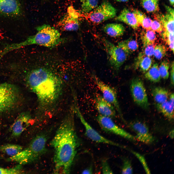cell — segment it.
I'll list each match as a JSON object with an SVG mask.
<instances>
[{"mask_svg":"<svg viewBox=\"0 0 174 174\" xmlns=\"http://www.w3.org/2000/svg\"><path fill=\"white\" fill-rule=\"evenodd\" d=\"M97 120L101 127L105 131L130 140H136L135 136L117 125L111 118L99 115L97 117Z\"/></svg>","mask_w":174,"mask_h":174,"instance_id":"cell-9","label":"cell"},{"mask_svg":"<svg viewBox=\"0 0 174 174\" xmlns=\"http://www.w3.org/2000/svg\"><path fill=\"white\" fill-rule=\"evenodd\" d=\"M37 33L31 36L24 41L15 43L16 49L26 46L36 44L48 47H52L60 44L63 41L58 30L49 25L44 24L36 27Z\"/></svg>","mask_w":174,"mask_h":174,"instance_id":"cell-3","label":"cell"},{"mask_svg":"<svg viewBox=\"0 0 174 174\" xmlns=\"http://www.w3.org/2000/svg\"><path fill=\"white\" fill-rule=\"evenodd\" d=\"M20 98V91L16 86L8 83L0 84V113L13 109Z\"/></svg>","mask_w":174,"mask_h":174,"instance_id":"cell-5","label":"cell"},{"mask_svg":"<svg viewBox=\"0 0 174 174\" xmlns=\"http://www.w3.org/2000/svg\"><path fill=\"white\" fill-rule=\"evenodd\" d=\"M22 13L19 0H0V14L7 17H17Z\"/></svg>","mask_w":174,"mask_h":174,"instance_id":"cell-13","label":"cell"},{"mask_svg":"<svg viewBox=\"0 0 174 174\" xmlns=\"http://www.w3.org/2000/svg\"><path fill=\"white\" fill-rule=\"evenodd\" d=\"M21 165L19 164L10 168H6L0 167V174H17L22 173Z\"/></svg>","mask_w":174,"mask_h":174,"instance_id":"cell-33","label":"cell"},{"mask_svg":"<svg viewBox=\"0 0 174 174\" xmlns=\"http://www.w3.org/2000/svg\"><path fill=\"white\" fill-rule=\"evenodd\" d=\"M157 63L154 64L146 72L145 75V78L148 80L154 82H159L161 78Z\"/></svg>","mask_w":174,"mask_h":174,"instance_id":"cell-24","label":"cell"},{"mask_svg":"<svg viewBox=\"0 0 174 174\" xmlns=\"http://www.w3.org/2000/svg\"><path fill=\"white\" fill-rule=\"evenodd\" d=\"M132 153L138 159L142 165L145 172L147 174H151V171L144 156L136 152L132 151Z\"/></svg>","mask_w":174,"mask_h":174,"instance_id":"cell-35","label":"cell"},{"mask_svg":"<svg viewBox=\"0 0 174 174\" xmlns=\"http://www.w3.org/2000/svg\"><path fill=\"white\" fill-rule=\"evenodd\" d=\"M169 67L170 64L167 60H165L161 63L159 66V69L161 78L164 79L168 78Z\"/></svg>","mask_w":174,"mask_h":174,"instance_id":"cell-30","label":"cell"},{"mask_svg":"<svg viewBox=\"0 0 174 174\" xmlns=\"http://www.w3.org/2000/svg\"><path fill=\"white\" fill-rule=\"evenodd\" d=\"M102 173L103 174H112L113 173L108 164L106 160H102Z\"/></svg>","mask_w":174,"mask_h":174,"instance_id":"cell-38","label":"cell"},{"mask_svg":"<svg viewBox=\"0 0 174 174\" xmlns=\"http://www.w3.org/2000/svg\"><path fill=\"white\" fill-rule=\"evenodd\" d=\"M170 67V81L172 84L173 85L174 83V61L172 62Z\"/></svg>","mask_w":174,"mask_h":174,"instance_id":"cell-39","label":"cell"},{"mask_svg":"<svg viewBox=\"0 0 174 174\" xmlns=\"http://www.w3.org/2000/svg\"><path fill=\"white\" fill-rule=\"evenodd\" d=\"M122 174H132L133 169L131 161L127 159H125L123 160V163L121 170Z\"/></svg>","mask_w":174,"mask_h":174,"instance_id":"cell-34","label":"cell"},{"mask_svg":"<svg viewBox=\"0 0 174 174\" xmlns=\"http://www.w3.org/2000/svg\"><path fill=\"white\" fill-rule=\"evenodd\" d=\"M22 149V146L16 144H7L0 145V151L10 157L16 155L20 152Z\"/></svg>","mask_w":174,"mask_h":174,"instance_id":"cell-25","label":"cell"},{"mask_svg":"<svg viewBox=\"0 0 174 174\" xmlns=\"http://www.w3.org/2000/svg\"><path fill=\"white\" fill-rule=\"evenodd\" d=\"M94 101L95 107L99 115L111 118L115 116L116 110L115 108L102 95L96 94Z\"/></svg>","mask_w":174,"mask_h":174,"instance_id":"cell-16","label":"cell"},{"mask_svg":"<svg viewBox=\"0 0 174 174\" xmlns=\"http://www.w3.org/2000/svg\"><path fill=\"white\" fill-rule=\"evenodd\" d=\"M130 89L134 102L141 107L147 109L149 106L148 96L144 83L140 78H136L131 81Z\"/></svg>","mask_w":174,"mask_h":174,"instance_id":"cell-8","label":"cell"},{"mask_svg":"<svg viewBox=\"0 0 174 174\" xmlns=\"http://www.w3.org/2000/svg\"><path fill=\"white\" fill-rule=\"evenodd\" d=\"M104 32L107 35L112 37H116L123 35L125 28L122 24L118 23H109L103 27Z\"/></svg>","mask_w":174,"mask_h":174,"instance_id":"cell-21","label":"cell"},{"mask_svg":"<svg viewBox=\"0 0 174 174\" xmlns=\"http://www.w3.org/2000/svg\"><path fill=\"white\" fill-rule=\"evenodd\" d=\"M162 38L168 45L171 50L174 53V34L163 31L162 34Z\"/></svg>","mask_w":174,"mask_h":174,"instance_id":"cell-32","label":"cell"},{"mask_svg":"<svg viewBox=\"0 0 174 174\" xmlns=\"http://www.w3.org/2000/svg\"><path fill=\"white\" fill-rule=\"evenodd\" d=\"M151 30L158 33H161L163 30L162 26L158 20H152L151 25Z\"/></svg>","mask_w":174,"mask_h":174,"instance_id":"cell-36","label":"cell"},{"mask_svg":"<svg viewBox=\"0 0 174 174\" xmlns=\"http://www.w3.org/2000/svg\"><path fill=\"white\" fill-rule=\"evenodd\" d=\"M155 45L153 44L143 47L142 52L145 55L150 57L153 55Z\"/></svg>","mask_w":174,"mask_h":174,"instance_id":"cell-37","label":"cell"},{"mask_svg":"<svg viewBox=\"0 0 174 174\" xmlns=\"http://www.w3.org/2000/svg\"><path fill=\"white\" fill-rule=\"evenodd\" d=\"M152 63V59L145 55L142 52L139 54L134 64L135 69L139 68L142 72H146L151 67Z\"/></svg>","mask_w":174,"mask_h":174,"instance_id":"cell-20","label":"cell"},{"mask_svg":"<svg viewBox=\"0 0 174 174\" xmlns=\"http://www.w3.org/2000/svg\"><path fill=\"white\" fill-rule=\"evenodd\" d=\"M74 113L72 111L62 122L50 142L54 150V174H68L71 171L79 145Z\"/></svg>","mask_w":174,"mask_h":174,"instance_id":"cell-1","label":"cell"},{"mask_svg":"<svg viewBox=\"0 0 174 174\" xmlns=\"http://www.w3.org/2000/svg\"><path fill=\"white\" fill-rule=\"evenodd\" d=\"M99 0H80L81 11L84 13H88L96 8Z\"/></svg>","mask_w":174,"mask_h":174,"instance_id":"cell-27","label":"cell"},{"mask_svg":"<svg viewBox=\"0 0 174 174\" xmlns=\"http://www.w3.org/2000/svg\"><path fill=\"white\" fill-rule=\"evenodd\" d=\"M74 110L85 128V135L89 138L97 143L120 146L118 144L103 136L94 129L85 120L77 105L75 106Z\"/></svg>","mask_w":174,"mask_h":174,"instance_id":"cell-12","label":"cell"},{"mask_svg":"<svg viewBox=\"0 0 174 174\" xmlns=\"http://www.w3.org/2000/svg\"><path fill=\"white\" fill-rule=\"evenodd\" d=\"M141 39L143 47L149 45L154 44L156 39L155 32L151 30H146L142 33Z\"/></svg>","mask_w":174,"mask_h":174,"instance_id":"cell-26","label":"cell"},{"mask_svg":"<svg viewBox=\"0 0 174 174\" xmlns=\"http://www.w3.org/2000/svg\"><path fill=\"white\" fill-rule=\"evenodd\" d=\"M119 43L129 53L135 51L138 48V45L137 41L132 38H130Z\"/></svg>","mask_w":174,"mask_h":174,"instance_id":"cell-28","label":"cell"},{"mask_svg":"<svg viewBox=\"0 0 174 174\" xmlns=\"http://www.w3.org/2000/svg\"><path fill=\"white\" fill-rule=\"evenodd\" d=\"M115 19L116 21L125 23L134 29H137L140 25L133 12L126 8H123Z\"/></svg>","mask_w":174,"mask_h":174,"instance_id":"cell-18","label":"cell"},{"mask_svg":"<svg viewBox=\"0 0 174 174\" xmlns=\"http://www.w3.org/2000/svg\"><path fill=\"white\" fill-rule=\"evenodd\" d=\"M133 12L136 16L139 25L145 30H151V25L152 20L138 10H135Z\"/></svg>","mask_w":174,"mask_h":174,"instance_id":"cell-23","label":"cell"},{"mask_svg":"<svg viewBox=\"0 0 174 174\" xmlns=\"http://www.w3.org/2000/svg\"><path fill=\"white\" fill-rule=\"evenodd\" d=\"M31 121V116L27 113L20 114L10 127L12 136L14 137L19 136L30 125Z\"/></svg>","mask_w":174,"mask_h":174,"instance_id":"cell-15","label":"cell"},{"mask_svg":"<svg viewBox=\"0 0 174 174\" xmlns=\"http://www.w3.org/2000/svg\"><path fill=\"white\" fill-rule=\"evenodd\" d=\"M152 94L155 101L157 104L163 103L167 100L169 97L168 91L161 87L154 88L152 91Z\"/></svg>","mask_w":174,"mask_h":174,"instance_id":"cell-22","label":"cell"},{"mask_svg":"<svg viewBox=\"0 0 174 174\" xmlns=\"http://www.w3.org/2000/svg\"><path fill=\"white\" fill-rule=\"evenodd\" d=\"M117 10L109 2L105 1L94 9L89 19L93 23H99L116 17Z\"/></svg>","mask_w":174,"mask_h":174,"instance_id":"cell-7","label":"cell"},{"mask_svg":"<svg viewBox=\"0 0 174 174\" xmlns=\"http://www.w3.org/2000/svg\"><path fill=\"white\" fill-rule=\"evenodd\" d=\"M142 4L143 8L148 12H155L159 8L158 0H142Z\"/></svg>","mask_w":174,"mask_h":174,"instance_id":"cell-29","label":"cell"},{"mask_svg":"<svg viewBox=\"0 0 174 174\" xmlns=\"http://www.w3.org/2000/svg\"><path fill=\"white\" fill-rule=\"evenodd\" d=\"M102 41L109 63L114 70L117 71L125 61L130 53L118 44L115 45L105 39Z\"/></svg>","mask_w":174,"mask_h":174,"instance_id":"cell-6","label":"cell"},{"mask_svg":"<svg viewBox=\"0 0 174 174\" xmlns=\"http://www.w3.org/2000/svg\"><path fill=\"white\" fill-rule=\"evenodd\" d=\"M46 140V137L43 135L36 136L27 147L14 156L10 157L7 160L15 162L21 165L33 162L44 152Z\"/></svg>","mask_w":174,"mask_h":174,"instance_id":"cell-4","label":"cell"},{"mask_svg":"<svg viewBox=\"0 0 174 174\" xmlns=\"http://www.w3.org/2000/svg\"><path fill=\"white\" fill-rule=\"evenodd\" d=\"M170 4L173 6L174 5V0H168Z\"/></svg>","mask_w":174,"mask_h":174,"instance_id":"cell-43","label":"cell"},{"mask_svg":"<svg viewBox=\"0 0 174 174\" xmlns=\"http://www.w3.org/2000/svg\"><path fill=\"white\" fill-rule=\"evenodd\" d=\"M167 51V48L165 45L161 44L157 45L155 46L153 55L156 59H161L165 56Z\"/></svg>","mask_w":174,"mask_h":174,"instance_id":"cell-31","label":"cell"},{"mask_svg":"<svg viewBox=\"0 0 174 174\" xmlns=\"http://www.w3.org/2000/svg\"><path fill=\"white\" fill-rule=\"evenodd\" d=\"M174 95L171 94L169 96V100L161 103L157 104L158 110L166 118L170 120L174 118Z\"/></svg>","mask_w":174,"mask_h":174,"instance_id":"cell-19","label":"cell"},{"mask_svg":"<svg viewBox=\"0 0 174 174\" xmlns=\"http://www.w3.org/2000/svg\"><path fill=\"white\" fill-rule=\"evenodd\" d=\"M92 173V170L91 167L84 170L82 172V174H91Z\"/></svg>","mask_w":174,"mask_h":174,"instance_id":"cell-40","label":"cell"},{"mask_svg":"<svg viewBox=\"0 0 174 174\" xmlns=\"http://www.w3.org/2000/svg\"><path fill=\"white\" fill-rule=\"evenodd\" d=\"M130 126L136 133V140L146 144H151L154 141V137L150 133L148 127L145 123L136 121L132 123Z\"/></svg>","mask_w":174,"mask_h":174,"instance_id":"cell-14","label":"cell"},{"mask_svg":"<svg viewBox=\"0 0 174 174\" xmlns=\"http://www.w3.org/2000/svg\"><path fill=\"white\" fill-rule=\"evenodd\" d=\"M79 14L72 6L68 8L66 14L58 22L57 27L63 31H75L79 29Z\"/></svg>","mask_w":174,"mask_h":174,"instance_id":"cell-11","label":"cell"},{"mask_svg":"<svg viewBox=\"0 0 174 174\" xmlns=\"http://www.w3.org/2000/svg\"><path fill=\"white\" fill-rule=\"evenodd\" d=\"M165 7L167 13L158 15L157 20L161 24L164 31L174 34V10L167 6Z\"/></svg>","mask_w":174,"mask_h":174,"instance_id":"cell-17","label":"cell"},{"mask_svg":"<svg viewBox=\"0 0 174 174\" xmlns=\"http://www.w3.org/2000/svg\"><path fill=\"white\" fill-rule=\"evenodd\" d=\"M93 75L94 81L101 91L102 97L113 106L116 110L122 116V114L117 100V93L116 89L114 87L105 83L96 75Z\"/></svg>","mask_w":174,"mask_h":174,"instance_id":"cell-10","label":"cell"},{"mask_svg":"<svg viewBox=\"0 0 174 174\" xmlns=\"http://www.w3.org/2000/svg\"><path fill=\"white\" fill-rule=\"evenodd\" d=\"M119 2H126L128 1L129 0H115Z\"/></svg>","mask_w":174,"mask_h":174,"instance_id":"cell-42","label":"cell"},{"mask_svg":"<svg viewBox=\"0 0 174 174\" xmlns=\"http://www.w3.org/2000/svg\"><path fill=\"white\" fill-rule=\"evenodd\" d=\"M174 130H171L169 133V136L171 138H173L174 137Z\"/></svg>","mask_w":174,"mask_h":174,"instance_id":"cell-41","label":"cell"},{"mask_svg":"<svg viewBox=\"0 0 174 174\" xmlns=\"http://www.w3.org/2000/svg\"><path fill=\"white\" fill-rule=\"evenodd\" d=\"M54 66L50 64L37 65L27 76L29 87L43 106L54 102L62 91V80L54 69Z\"/></svg>","mask_w":174,"mask_h":174,"instance_id":"cell-2","label":"cell"}]
</instances>
